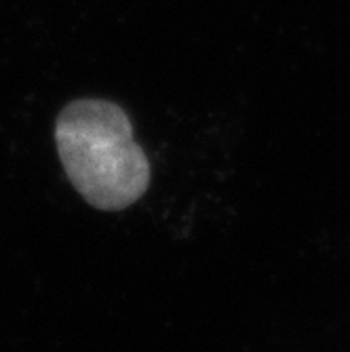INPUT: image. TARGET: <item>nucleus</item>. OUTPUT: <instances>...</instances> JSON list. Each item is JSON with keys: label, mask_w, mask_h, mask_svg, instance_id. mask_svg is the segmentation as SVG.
Listing matches in <instances>:
<instances>
[{"label": "nucleus", "mask_w": 350, "mask_h": 352, "mask_svg": "<svg viewBox=\"0 0 350 352\" xmlns=\"http://www.w3.org/2000/svg\"><path fill=\"white\" fill-rule=\"evenodd\" d=\"M55 146L70 184L100 211H122L150 186V163L127 112L108 100H76L55 120Z\"/></svg>", "instance_id": "1"}]
</instances>
